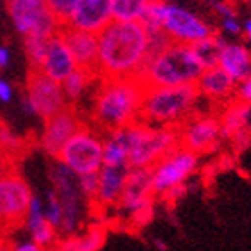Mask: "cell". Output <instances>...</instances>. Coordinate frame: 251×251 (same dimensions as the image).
I'll return each mask as SVG.
<instances>
[{
	"instance_id": "obj_7",
	"label": "cell",
	"mask_w": 251,
	"mask_h": 251,
	"mask_svg": "<svg viewBox=\"0 0 251 251\" xmlns=\"http://www.w3.org/2000/svg\"><path fill=\"white\" fill-rule=\"evenodd\" d=\"M197 166L199 155L178 145L150 168L153 196L166 197L175 188L185 187V183L197 171Z\"/></svg>"
},
{
	"instance_id": "obj_20",
	"label": "cell",
	"mask_w": 251,
	"mask_h": 251,
	"mask_svg": "<svg viewBox=\"0 0 251 251\" xmlns=\"http://www.w3.org/2000/svg\"><path fill=\"white\" fill-rule=\"evenodd\" d=\"M58 33L61 35L65 46L68 47L70 54L74 56L77 67L89 68V70H94V68H96L98 40H96V35H94V33L77 30V28L67 26V25H61Z\"/></svg>"
},
{
	"instance_id": "obj_40",
	"label": "cell",
	"mask_w": 251,
	"mask_h": 251,
	"mask_svg": "<svg viewBox=\"0 0 251 251\" xmlns=\"http://www.w3.org/2000/svg\"><path fill=\"white\" fill-rule=\"evenodd\" d=\"M44 251H63V250H61V246H59V243H56V244H52V246L46 248Z\"/></svg>"
},
{
	"instance_id": "obj_10",
	"label": "cell",
	"mask_w": 251,
	"mask_h": 251,
	"mask_svg": "<svg viewBox=\"0 0 251 251\" xmlns=\"http://www.w3.org/2000/svg\"><path fill=\"white\" fill-rule=\"evenodd\" d=\"M178 145L180 140L176 127H155L143 124L129 153L127 164L129 168H152Z\"/></svg>"
},
{
	"instance_id": "obj_22",
	"label": "cell",
	"mask_w": 251,
	"mask_h": 251,
	"mask_svg": "<svg viewBox=\"0 0 251 251\" xmlns=\"http://www.w3.org/2000/svg\"><path fill=\"white\" fill-rule=\"evenodd\" d=\"M23 224L31 234V241H35L44 250L58 243V232L44 216V201L40 197L31 196Z\"/></svg>"
},
{
	"instance_id": "obj_28",
	"label": "cell",
	"mask_w": 251,
	"mask_h": 251,
	"mask_svg": "<svg viewBox=\"0 0 251 251\" xmlns=\"http://www.w3.org/2000/svg\"><path fill=\"white\" fill-rule=\"evenodd\" d=\"M147 4L143 0H112V21H141Z\"/></svg>"
},
{
	"instance_id": "obj_4",
	"label": "cell",
	"mask_w": 251,
	"mask_h": 251,
	"mask_svg": "<svg viewBox=\"0 0 251 251\" xmlns=\"http://www.w3.org/2000/svg\"><path fill=\"white\" fill-rule=\"evenodd\" d=\"M204 68L194 56L190 46L169 42L159 54H155L138 75L145 87L152 86H196Z\"/></svg>"
},
{
	"instance_id": "obj_36",
	"label": "cell",
	"mask_w": 251,
	"mask_h": 251,
	"mask_svg": "<svg viewBox=\"0 0 251 251\" xmlns=\"http://www.w3.org/2000/svg\"><path fill=\"white\" fill-rule=\"evenodd\" d=\"M12 96H14L12 86L7 82V80L0 78V101H2V103H11L12 101Z\"/></svg>"
},
{
	"instance_id": "obj_14",
	"label": "cell",
	"mask_w": 251,
	"mask_h": 251,
	"mask_svg": "<svg viewBox=\"0 0 251 251\" xmlns=\"http://www.w3.org/2000/svg\"><path fill=\"white\" fill-rule=\"evenodd\" d=\"M84 126L82 119L78 115V112L74 106L68 105L65 110L54 114L52 117L44 121V131L40 136V145H42L44 152L49 153L51 157H58L61 152L63 145L77 133Z\"/></svg>"
},
{
	"instance_id": "obj_35",
	"label": "cell",
	"mask_w": 251,
	"mask_h": 251,
	"mask_svg": "<svg viewBox=\"0 0 251 251\" xmlns=\"http://www.w3.org/2000/svg\"><path fill=\"white\" fill-rule=\"evenodd\" d=\"M215 12L220 16V20H222V18H235V16H237V11H235V7L228 0H216Z\"/></svg>"
},
{
	"instance_id": "obj_25",
	"label": "cell",
	"mask_w": 251,
	"mask_h": 251,
	"mask_svg": "<svg viewBox=\"0 0 251 251\" xmlns=\"http://www.w3.org/2000/svg\"><path fill=\"white\" fill-rule=\"evenodd\" d=\"M251 121V106L246 103L234 101L225 108L224 117L220 119L222 122V129H224V136L227 134H235L241 136L244 134V129L250 126Z\"/></svg>"
},
{
	"instance_id": "obj_29",
	"label": "cell",
	"mask_w": 251,
	"mask_h": 251,
	"mask_svg": "<svg viewBox=\"0 0 251 251\" xmlns=\"http://www.w3.org/2000/svg\"><path fill=\"white\" fill-rule=\"evenodd\" d=\"M47 39H39V37H25V47H26L28 59L31 63V70H37L40 67V61L44 58Z\"/></svg>"
},
{
	"instance_id": "obj_19",
	"label": "cell",
	"mask_w": 251,
	"mask_h": 251,
	"mask_svg": "<svg viewBox=\"0 0 251 251\" xmlns=\"http://www.w3.org/2000/svg\"><path fill=\"white\" fill-rule=\"evenodd\" d=\"M75 68H77V63H75L74 56L68 51V47L65 46L61 35L56 33L51 39H47L44 58L37 70L61 84Z\"/></svg>"
},
{
	"instance_id": "obj_9",
	"label": "cell",
	"mask_w": 251,
	"mask_h": 251,
	"mask_svg": "<svg viewBox=\"0 0 251 251\" xmlns=\"http://www.w3.org/2000/svg\"><path fill=\"white\" fill-rule=\"evenodd\" d=\"M7 12L14 28L23 37L51 39L61 28V23L49 11L46 0H9Z\"/></svg>"
},
{
	"instance_id": "obj_44",
	"label": "cell",
	"mask_w": 251,
	"mask_h": 251,
	"mask_svg": "<svg viewBox=\"0 0 251 251\" xmlns=\"http://www.w3.org/2000/svg\"><path fill=\"white\" fill-rule=\"evenodd\" d=\"M208 2H213V4H215V2H216V0H208Z\"/></svg>"
},
{
	"instance_id": "obj_12",
	"label": "cell",
	"mask_w": 251,
	"mask_h": 251,
	"mask_svg": "<svg viewBox=\"0 0 251 251\" xmlns=\"http://www.w3.org/2000/svg\"><path fill=\"white\" fill-rule=\"evenodd\" d=\"M180 147L194 153H208L224 138L220 117L213 114H194L176 127Z\"/></svg>"
},
{
	"instance_id": "obj_43",
	"label": "cell",
	"mask_w": 251,
	"mask_h": 251,
	"mask_svg": "<svg viewBox=\"0 0 251 251\" xmlns=\"http://www.w3.org/2000/svg\"><path fill=\"white\" fill-rule=\"evenodd\" d=\"M4 243V239H2V232H0V244Z\"/></svg>"
},
{
	"instance_id": "obj_6",
	"label": "cell",
	"mask_w": 251,
	"mask_h": 251,
	"mask_svg": "<svg viewBox=\"0 0 251 251\" xmlns=\"http://www.w3.org/2000/svg\"><path fill=\"white\" fill-rule=\"evenodd\" d=\"M56 159L77 176L98 173L103 166V134L93 126H82L63 145Z\"/></svg>"
},
{
	"instance_id": "obj_37",
	"label": "cell",
	"mask_w": 251,
	"mask_h": 251,
	"mask_svg": "<svg viewBox=\"0 0 251 251\" xmlns=\"http://www.w3.org/2000/svg\"><path fill=\"white\" fill-rule=\"evenodd\" d=\"M11 251H44V248L39 246L35 241H23V243L12 244Z\"/></svg>"
},
{
	"instance_id": "obj_15",
	"label": "cell",
	"mask_w": 251,
	"mask_h": 251,
	"mask_svg": "<svg viewBox=\"0 0 251 251\" xmlns=\"http://www.w3.org/2000/svg\"><path fill=\"white\" fill-rule=\"evenodd\" d=\"M152 197L153 192L150 168H131L117 208H122L134 218H140L150 211Z\"/></svg>"
},
{
	"instance_id": "obj_11",
	"label": "cell",
	"mask_w": 251,
	"mask_h": 251,
	"mask_svg": "<svg viewBox=\"0 0 251 251\" xmlns=\"http://www.w3.org/2000/svg\"><path fill=\"white\" fill-rule=\"evenodd\" d=\"M25 106L30 114L42 117L44 121L52 117L68 106L63 87L59 82L49 78L39 70H30L26 78V98Z\"/></svg>"
},
{
	"instance_id": "obj_33",
	"label": "cell",
	"mask_w": 251,
	"mask_h": 251,
	"mask_svg": "<svg viewBox=\"0 0 251 251\" xmlns=\"http://www.w3.org/2000/svg\"><path fill=\"white\" fill-rule=\"evenodd\" d=\"M235 101L246 103V105L251 106V75L241 82H237L235 86V94H234Z\"/></svg>"
},
{
	"instance_id": "obj_41",
	"label": "cell",
	"mask_w": 251,
	"mask_h": 251,
	"mask_svg": "<svg viewBox=\"0 0 251 251\" xmlns=\"http://www.w3.org/2000/svg\"><path fill=\"white\" fill-rule=\"evenodd\" d=\"M153 244H155V246H159V248H162V250H166V244H164V243H161L159 239L153 241Z\"/></svg>"
},
{
	"instance_id": "obj_27",
	"label": "cell",
	"mask_w": 251,
	"mask_h": 251,
	"mask_svg": "<svg viewBox=\"0 0 251 251\" xmlns=\"http://www.w3.org/2000/svg\"><path fill=\"white\" fill-rule=\"evenodd\" d=\"M105 243V228L101 225H93L84 234L70 235L59 243L63 251H98Z\"/></svg>"
},
{
	"instance_id": "obj_39",
	"label": "cell",
	"mask_w": 251,
	"mask_h": 251,
	"mask_svg": "<svg viewBox=\"0 0 251 251\" xmlns=\"http://www.w3.org/2000/svg\"><path fill=\"white\" fill-rule=\"evenodd\" d=\"M241 35H244L246 42L251 46V18H248V20L243 23V31H241Z\"/></svg>"
},
{
	"instance_id": "obj_3",
	"label": "cell",
	"mask_w": 251,
	"mask_h": 251,
	"mask_svg": "<svg viewBox=\"0 0 251 251\" xmlns=\"http://www.w3.org/2000/svg\"><path fill=\"white\" fill-rule=\"evenodd\" d=\"M199 100L196 86L145 87L140 122L155 127H178L197 114Z\"/></svg>"
},
{
	"instance_id": "obj_18",
	"label": "cell",
	"mask_w": 251,
	"mask_h": 251,
	"mask_svg": "<svg viewBox=\"0 0 251 251\" xmlns=\"http://www.w3.org/2000/svg\"><path fill=\"white\" fill-rule=\"evenodd\" d=\"M129 171L131 168L127 164H103L98 169V192H96L93 206H100L105 209L117 208Z\"/></svg>"
},
{
	"instance_id": "obj_5",
	"label": "cell",
	"mask_w": 251,
	"mask_h": 251,
	"mask_svg": "<svg viewBox=\"0 0 251 251\" xmlns=\"http://www.w3.org/2000/svg\"><path fill=\"white\" fill-rule=\"evenodd\" d=\"M141 23L147 31L162 30V33L171 42L185 44V46H194L196 42L215 33V28L196 12L162 0L147 4Z\"/></svg>"
},
{
	"instance_id": "obj_38",
	"label": "cell",
	"mask_w": 251,
	"mask_h": 251,
	"mask_svg": "<svg viewBox=\"0 0 251 251\" xmlns=\"http://www.w3.org/2000/svg\"><path fill=\"white\" fill-rule=\"evenodd\" d=\"M9 63H11V51L5 46H0V68L2 70L7 68Z\"/></svg>"
},
{
	"instance_id": "obj_13",
	"label": "cell",
	"mask_w": 251,
	"mask_h": 251,
	"mask_svg": "<svg viewBox=\"0 0 251 251\" xmlns=\"http://www.w3.org/2000/svg\"><path fill=\"white\" fill-rule=\"evenodd\" d=\"M28 183L14 171L0 173V222L4 227L23 224L31 199Z\"/></svg>"
},
{
	"instance_id": "obj_30",
	"label": "cell",
	"mask_w": 251,
	"mask_h": 251,
	"mask_svg": "<svg viewBox=\"0 0 251 251\" xmlns=\"http://www.w3.org/2000/svg\"><path fill=\"white\" fill-rule=\"evenodd\" d=\"M44 216H46L47 222H49V224L56 228V232H58L59 225H61L63 215H61V206H59V201H58V197H56L54 190H51L46 197V204H44Z\"/></svg>"
},
{
	"instance_id": "obj_2",
	"label": "cell",
	"mask_w": 251,
	"mask_h": 251,
	"mask_svg": "<svg viewBox=\"0 0 251 251\" xmlns=\"http://www.w3.org/2000/svg\"><path fill=\"white\" fill-rule=\"evenodd\" d=\"M145 86L136 77L100 78L93 98L91 122L101 134L140 121Z\"/></svg>"
},
{
	"instance_id": "obj_8",
	"label": "cell",
	"mask_w": 251,
	"mask_h": 251,
	"mask_svg": "<svg viewBox=\"0 0 251 251\" xmlns=\"http://www.w3.org/2000/svg\"><path fill=\"white\" fill-rule=\"evenodd\" d=\"M52 183H54V194L61 206V225L58 228V234L70 237L78 230L82 224L84 216V202H87L82 197L77 185V175L70 171L67 166L56 164L52 169Z\"/></svg>"
},
{
	"instance_id": "obj_34",
	"label": "cell",
	"mask_w": 251,
	"mask_h": 251,
	"mask_svg": "<svg viewBox=\"0 0 251 251\" xmlns=\"http://www.w3.org/2000/svg\"><path fill=\"white\" fill-rule=\"evenodd\" d=\"M220 26H222V31H224V33L232 35V37H239L241 31H243V25L239 23L237 16H235V18H222Z\"/></svg>"
},
{
	"instance_id": "obj_16",
	"label": "cell",
	"mask_w": 251,
	"mask_h": 251,
	"mask_svg": "<svg viewBox=\"0 0 251 251\" xmlns=\"http://www.w3.org/2000/svg\"><path fill=\"white\" fill-rule=\"evenodd\" d=\"M110 2L112 0H77L65 25L98 35L112 21Z\"/></svg>"
},
{
	"instance_id": "obj_26",
	"label": "cell",
	"mask_w": 251,
	"mask_h": 251,
	"mask_svg": "<svg viewBox=\"0 0 251 251\" xmlns=\"http://www.w3.org/2000/svg\"><path fill=\"white\" fill-rule=\"evenodd\" d=\"M225 42H227V40L215 31L213 35L199 40V42H196L190 47H192L194 56L197 58V61L201 63V67L206 70V68L218 67L220 56H222V51H224Z\"/></svg>"
},
{
	"instance_id": "obj_21",
	"label": "cell",
	"mask_w": 251,
	"mask_h": 251,
	"mask_svg": "<svg viewBox=\"0 0 251 251\" xmlns=\"http://www.w3.org/2000/svg\"><path fill=\"white\" fill-rule=\"evenodd\" d=\"M235 86H237V82L220 67L202 70V74L196 82V89L201 98L209 100L213 103H220V105H225L234 98Z\"/></svg>"
},
{
	"instance_id": "obj_32",
	"label": "cell",
	"mask_w": 251,
	"mask_h": 251,
	"mask_svg": "<svg viewBox=\"0 0 251 251\" xmlns=\"http://www.w3.org/2000/svg\"><path fill=\"white\" fill-rule=\"evenodd\" d=\"M75 2H77V0H46L49 11L54 14V18L61 25L67 23L68 16H70L72 11H74Z\"/></svg>"
},
{
	"instance_id": "obj_23",
	"label": "cell",
	"mask_w": 251,
	"mask_h": 251,
	"mask_svg": "<svg viewBox=\"0 0 251 251\" xmlns=\"http://www.w3.org/2000/svg\"><path fill=\"white\" fill-rule=\"evenodd\" d=\"M218 67L225 70L235 82H241L251 75V51L243 42H225Z\"/></svg>"
},
{
	"instance_id": "obj_31",
	"label": "cell",
	"mask_w": 251,
	"mask_h": 251,
	"mask_svg": "<svg viewBox=\"0 0 251 251\" xmlns=\"http://www.w3.org/2000/svg\"><path fill=\"white\" fill-rule=\"evenodd\" d=\"M77 185L84 199L93 204L94 199H96V192H98V173H89V175L77 176Z\"/></svg>"
},
{
	"instance_id": "obj_42",
	"label": "cell",
	"mask_w": 251,
	"mask_h": 251,
	"mask_svg": "<svg viewBox=\"0 0 251 251\" xmlns=\"http://www.w3.org/2000/svg\"><path fill=\"white\" fill-rule=\"evenodd\" d=\"M145 4H153V2H159V0H143Z\"/></svg>"
},
{
	"instance_id": "obj_24",
	"label": "cell",
	"mask_w": 251,
	"mask_h": 251,
	"mask_svg": "<svg viewBox=\"0 0 251 251\" xmlns=\"http://www.w3.org/2000/svg\"><path fill=\"white\" fill-rule=\"evenodd\" d=\"M100 80V77L96 75L94 70L89 68H80L77 67L70 75H68L65 80L61 82L63 93H65V98H67L68 105H74L78 100H82V96L86 94V91L89 89V86L93 82Z\"/></svg>"
},
{
	"instance_id": "obj_17",
	"label": "cell",
	"mask_w": 251,
	"mask_h": 251,
	"mask_svg": "<svg viewBox=\"0 0 251 251\" xmlns=\"http://www.w3.org/2000/svg\"><path fill=\"white\" fill-rule=\"evenodd\" d=\"M141 126H143V122L138 121L103 134V164H127L129 153L141 131Z\"/></svg>"
},
{
	"instance_id": "obj_1",
	"label": "cell",
	"mask_w": 251,
	"mask_h": 251,
	"mask_svg": "<svg viewBox=\"0 0 251 251\" xmlns=\"http://www.w3.org/2000/svg\"><path fill=\"white\" fill-rule=\"evenodd\" d=\"M96 40L94 70L100 78H138L149 49V35L141 21H110Z\"/></svg>"
}]
</instances>
